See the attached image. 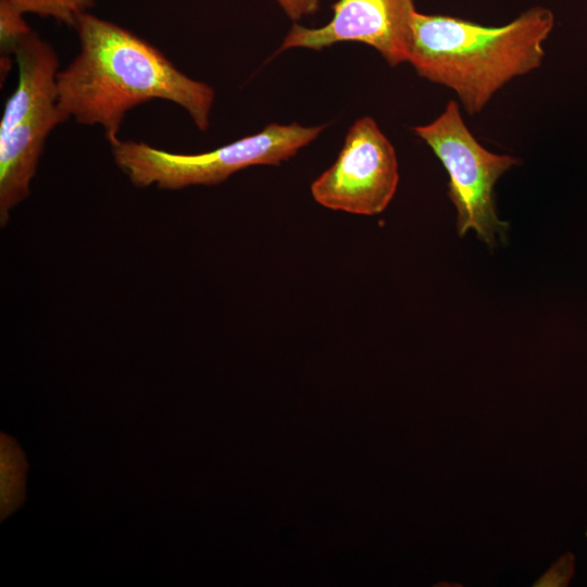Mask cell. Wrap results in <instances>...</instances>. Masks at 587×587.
Here are the masks:
<instances>
[{"mask_svg": "<svg viewBox=\"0 0 587 587\" xmlns=\"http://www.w3.org/2000/svg\"><path fill=\"white\" fill-rule=\"evenodd\" d=\"M440 160L449 174V198L458 213L460 236L474 229L478 238L495 246L508 223L498 218L494 203L497 180L519 160L484 148L462 118L458 102L451 100L433 122L413 128Z\"/></svg>", "mask_w": 587, "mask_h": 587, "instance_id": "obj_4", "label": "cell"}, {"mask_svg": "<svg viewBox=\"0 0 587 587\" xmlns=\"http://www.w3.org/2000/svg\"><path fill=\"white\" fill-rule=\"evenodd\" d=\"M284 13L294 22L314 14L319 8L321 0H273Z\"/></svg>", "mask_w": 587, "mask_h": 587, "instance_id": "obj_10", "label": "cell"}, {"mask_svg": "<svg viewBox=\"0 0 587 587\" xmlns=\"http://www.w3.org/2000/svg\"><path fill=\"white\" fill-rule=\"evenodd\" d=\"M323 26L295 23L280 50H322L339 42H361L374 48L390 65L409 62L414 0H337Z\"/></svg>", "mask_w": 587, "mask_h": 587, "instance_id": "obj_6", "label": "cell"}, {"mask_svg": "<svg viewBox=\"0 0 587 587\" xmlns=\"http://www.w3.org/2000/svg\"><path fill=\"white\" fill-rule=\"evenodd\" d=\"M24 14L51 17L74 27L77 17L95 5L96 0H11Z\"/></svg>", "mask_w": 587, "mask_h": 587, "instance_id": "obj_9", "label": "cell"}, {"mask_svg": "<svg viewBox=\"0 0 587 587\" xmlns=\"http://www.w3.org/2000/svg\"><path fill=\"white\" fill-rule=\"evenodd\" d=\"M324 128L271 123L257 134L197 154L172 153L134 140H120L111 148L116 165L135 186L176 190L218 185L253 165H279L315 140Z\"/></svg>", "mask_w": 587, "mask_h": 587, "instance_id": "obj_3", "label": "cell"}, {"mask_svg": "<svg viewBox=\"0 0 587 587\" xmlns=\"http://www.w3.org/2000/svg\"><path fill=\"white\" fill-rule=\"evenodd\" d=\"M24 15L11 0H0L1 84L12 67L11 55H15L20 41L32 32Z\"/></svg>", "mask_w": 587, "mask_h": 587, "instance_id": "obj_8", "label": "cell"}, {"mask_svg": "<svg viewBox=\"0 0 587 587\" xmlns=\"http://www.w3.org/2000/svg\"><path fill=\"white\" fill-rule=\"evenodd\" d=\"M74 28L79 51L57 77L58 103L67 118L101 126L114 146L128 111L165 100L184 109L199 130L209 128L215 99L210 85L189 77L154 46L111 21L85 12Z\"/></svg>", "mask_w": 587, "mask_h": 587, "instance_id": "obj_1", "label": "cell"}, {"mask_svg": "<svg viewBox=\"0 0 587 587\" xmlns=\"http://www.w3.org/2000/svg\"><path fill=\"white\" fill-rule=\"evenodd\" d=\"M586 537H587V529H586Z\"/></svg>", "mask_w": 587, "mask_h": 587, "instance_id": "obj_11", "label": "cell"}, {"mask_svg": "<svg viewBox=\"0 0 587 587\" xmlns=\"http://www.w3.org/2000/svg\"><path fill=\"white\" fill-rule=\"evenodd\" d=\"M399 183L398 160L391 142L370 116L354 121L336 161L310 187L324 208L359 215L382 213Z\"/></svg>", "mask_w": 587, "mask_h": 587, "instance_id": "obj_5", "label": "cell"}, {"mask_svg": "<svg viewBox=\"0 0 587 587\" xmlns=\"http://www.w3.org/2000/svg\"><path fill=\"white\" fill-rule=\"evenodd\" d=\"M553 26L552 11L540 5L501 26L416 11L409 63L421 77L452 89L474 115L510 80L541 65Z\"/></svg>", "mask_w": 587, "mask_h": 587, "instance_id": "obj_2", "label": "cell"}, {"mask_svg": "<svg viewBox=\"0 0 587 587\" xmlns=\"http://www.w3.org/2000/svg\"><path fill=\"white\" fill-rule=\"evenodd\" d=\"M68 118L60 109L30 115L0 132V223L30 195V182L50 133Z\"/></svg>", "mask_w": 587, "mask_h": 587, "instance_id": "obj_7", "label": "cell"}]
</instances>
